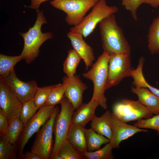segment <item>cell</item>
<instances>
[{"label":"cell","instance_id":"obj_1","mask_svg":"<svg viewBox=\"0 0 159 159\" xmlns=\"http://www.w3.org/2000/svg\"><path fill=\"white\" fill-rule=\"evenodd\" d=\"M99 26L104 52L109 54H130V46L117 23L114 14L102 20Z\"/></svg>","mask_w":159,"mask_h":159},{"label":"cell","instance_id":"obj_2","mask_svg":"<svg viewBox=\"0 0 159 159\" xmlns=\"http://www.w3.org/2000/svg\"><path fill=\"white\" fill-rule=\"evenodd\" d=\"M37 13V19L33 26L25 33L19 32L24 41V47L20 54L27 64L31 63L39 56L41 45L47 40L53 38L51 32H42V25L47 22L43 11Z\"/></svg>","mask_w":159,"mask_h":159},{"label":"cell","instance_id":"obj_3","mask_svg":"<svg viewBox=\"0 0 159 159\" xmlns=\"http://www.w3.org/2000/svg\"><path fill=\"white\" fill-rule=\"evenodd\" d=\"M110 54L103 52L92 65L91 68L84 73V78L91 80L93 84V91L92 99L99 103L104 109L107 107V99L105 95L108 77V64Z\"/></svg>","mask_w":159,"mask_h":159},{"label":"cell","instance_id":"obj_4","mask_svg":"<svg viewBox=\"0 0 159 159\" xmlns=\"http://www.w3.org/2000/svg\"><path fill=\"white\" fill-rule=\"evenodd\" d=\"M60 104L61 110L55 119L54 125L55 139L50 159L57 155L60 147L67 141V136L72 124V118L74 110L73 105L65 95Z\"/></svg>","mask_w":159,"mask_h":159},{"label":"cell","instance_id":"obj_5","mask_svg":"<svg viewBox=\"0 0 159 159\" xmlns=\"http://www.w3.org/2000/svg\"><path fill=\"white\" fill-rule=\"evenodd\" d=\"M118 11L116 6H108L106 0H99L82 22L78 25L71 28L70 31L81 34L86 38L93 32L97 24L102 20L117 13Z\"/></svg>","mask_w":159,"mask_h":159},{"label":"cell","instance_id":"obj_6","mask_svg":"<svg viewBox=\"0 0 159 159\" xmlns=\"http://www.w3.org/2000/svg\"><path fill=\"white\" fill-rule=\"evenodd\" d=\"M99 0H55L50 2L54 8L63 11L67 14L66 22L76 26L82 21L86 13Z\"/></svg>","mask_w":159,"mask_h":159},{"label":"cell","instance_id":"obj_7","mask_svg":"<svg viewBox=\"0 0 159 159\" xmlns=\"http://www.w3.org/2000/svg\"><path fill=\"white\" fill-rule=\"evenodd\" d=\"M59 112L57 106L50 118L37 132L36 138L31 148V151L42 157L43 159H50L54 144L53 143V127L55 119Z\"/></svg>","mask_w":159,"mask_h":159},{"label":"cell","instance_id":"obj_8","mask_svg":"<svg viewBox=\"0 0 159 159\" xmlns=\"http://www.w3.org/2000/svg\"><path fill=\"white\" fill-rule=\"evenodd\" d=\"M55 109V106L44 105L42 106L24 126L17 142L16 146L19 158H21L23 155V150L29 139L50 118Z\"/></svg>","mask_w":159,"mask_h":159},{"label":"cell","instance_id":"obj_9","mask_svg":"<svg viewBox=\"0 0 159 159\" xmlns=\"http://www.w3.org/2000/svg\"><path fill=\"white\" fill-rule=\"evenodd\" d=\"M130 54H110L106 90L118 85L124 78L131 77Z\"/></svg>","mask_w":159,"mask_h":159},{"label":"cell","instance_id":"obj_10","mask_svg":"<svg viewBox=\"0 0 159 159\" xmlns=\"http://www.w3.org/2000/svg\"><path fill=\"white\" fill-rule=\"evenodd\" d=\"M113 113L122 121L127 122L152 117V113L138 100L124 99L115 104Z\"/></svg>","mask_w":159,"mask_h":159},{"label":"cell","instance_id":"obj_11","mask_svg":"<svg viewBox=\"0 0 159 159\" xmlns=\"http://www.w3.org/2000/svg\"><path fill=\"white\" fill-rule=\"evenodd\" d=\"M22 105L4 80L0 78V112L7 117L9 122L19 117Z\"/></svg>","mask_w":159,"mask_h":159},{"label":"cell","instance_id":"obj_12","mask_svg":"<svg viewBox=\"0 0 159 159\" xmlns=\"http://www.w3.org/2000/svg\"><path fill=\"white\" fill-rule=\"evenodd\" d=\"M3 79L22 103L34 98L38 87L35 80L26 82L21 80L17 76L14 69Z\"/></svg>","mask_w":159,"mask_h":159},{"label":"cell","instance_id":"obj_13","mask_svg":"<svg viewBox=\"0 0 159 159\" xmlns=\"http://www.w3.org/2000/svg\"><path fill=\"white\" fill-rule=\"evenodd\" d=\"M111 123L112 136L109 143L113 149L119 148L121 142L138 132H148L147 130L141 129L134 125L127 124L113 113H111Z\"/></svg>","mask_w":159,"mask_h":159},{"label":"cell","instance_id":"obj_14","mask_svg":"<svg viewBox=\"0 0 159 159\" xmlns=\"http://www.w3.org/2000/svg\"><path fill=\"white\" fill-rule=\"evenodd\" d=\"M63 82L67 84L64 95L73 106L74 110L77 109L82 104V95L87 89V85L75 75L71 77L65 76Z\"/></svg>","mask_w":159,"mask_h":159},{"label":"cell","instance_id":"obj_15","mask_svg":"<svg viewBox=\"0 0 159 159\" xmlns=\"http://www.w3.org/2000/svg\"><path fill=\"white\" fill-rule=\"evenodd\" d=\"M74 49L84 62L87 69L93 64L95 57L92 47L87 44L81 34L69 31L67 34Z\"/></svg>","mask_w":159,"mask_h":159},{"label":"cell","instance_id":"obj_16","mask_svg":"<svg viewBox=\"0 0 159 159\" xmlns=\"http://www.w3.org/2000/svg\"><path fill=\"white\" fill-rule=\"evenodd\" d=\"M99 106L98 101L92 99L88 103H83L74 112L72 118V124L85 127L86 125L96 116L95 110Z\"/></svg>","mask_w":159,"mask_h":159},{"label":"cell","instance_id":"obj_17","mask_svg":"<svg viewBox=\"0 0 159 159\" xmlns=\"http://www.w3.org/2000/svg\"><path fill=\"white\" fill-rule=\"evenodd\" d=\"M131 91L136 94L138 101L145 106L153 114H159V97L144 87L132 86Z\"/></svg>","mask_w":159,"mask_h":159},{"label":"cell","instance_id":"obj_18","mask_svg":"<svg viewBox=\"0 0 159 159\" xmlns=\"http://www.w3.org/2000/svg\"><path fill=\"white\" fill-rule=\"evenodd\" d=\"M111 113L107 110L101 117L95 116L91 121V127L96 132L110 140L112 138Z\"/></svg>","mask_w":159,"mask_h":159},{"label":"cell","instance_id":"obj_19","mask_svg":"<svg viewBox=\"0 0 159 159\" xmlns=\"http://www.w3.org/2000/svg\"><path fill=\"white\" fill-rule=\"evenodd\" d=\"M85 128L72 124L67 138V141L83 154L87 151Z\"/></svg>","mask_w":159,"mask_h":159},{"label":"cell","instance_id":"obj_20","mask_svg":"<svg viewBox=\"0 0 159 159\" xmlns=\"http://www.w3.org/2000/svg\"><path fill=\"white\" fill-rule=\"evenodd\" d=\"M87 151L92 152L100 148L102 145L110 142V140L105 137L96 132L91 127L85 128Z\"/></svg>","mask_w":159,"mask_h":159},{"label":"cell","instance_id":"obj_21","mask_svg":"<svg viewBox=\"0 0 159 159\" xmlns=\"http://www.w3.org/2000/svg\"><path fill=\"white\" fill-rule=\"evenodd\" d=\"M148 46L152 54L159 53V16L154 19L149 28Z\"/></svg>","mask_w":159,"mask_h":159},{"label":"cell","instance_id":"obj_22","mask_svg":"<svg viewBox=\"0 0 159 159\" xmlns=\"http://www.w3.org/2000/svg\"><path fill=\"white\" fill-rule=\"evenodd\" d=\"M22 56L20 54L16 56H9L0 54V78H4L14 69L15 65L21 60Z\"/></svg>","mask_w":159,"mask_h":159},{"label":"cell","instance_id":"obj_23","mask_svg":"<svg viewBox=\"0 0 159 159\" xmlns=\"http://www.w3.org/2000/svg\"><path fill=\"white\" fill-rule=\"evenodd\" d=\"M24 127L23 122L19 118H16L9 122L4 135L11 144H15L18 141Z\"/></svg>","mask_w":159,"mask_h":159},{"label":"cell","instance_id":"obj_24","mask_svg":"<svg viewBox=\"0 0 159 159\" xmlns=\"http://www.w3.org/2000/svg\"><path fill=\"white\" fill-rule=\"evenodd\" d=\"M81 59L74 49L69 50L63 64V71L66 76L71 77L75 75L76 68Z\"/></svg>","mask_w":159,"mask_h":159},{"label":"cell","instance_id":"obj_25","mask_svg":"<svg viewBox=\"0 0 159 159\" xmlns=\"http://www.w3.org/2000/svg\"><path fill=\"white\" fill-rule=\"evenodd\" d=\"M17 146L11 144L4 135H0V159H17Z\"/></svg>","mask_w":159,"mask_h":159},{"label":"cell","instance_id":"obj_26","mask_svg":"<svg viewBox=\"0 0 159 159\" xmlns=\"http://www.w3.org/2000/svg\"><path fill=\"white\" fill-rule=\"evenodd\" d=\"M67 86V84L64 82L56 85L50 92L44 105L55 106L60 103L64 95Z\"/></svg>","mask_w":159,"mask_h":159},{"label":"cell","instance_id":"obj_27","mask_svg":"<svg viewBox=\"0 0 159 159\" xmlns=\"http://www.w3.org/2000/svg\"><path fill=\"white\" fill-rule=\"evenodd\" d=\"M38 109L33 98L22 103L19 118L24 126L35 115Z\"/></svg>","mask_w":159,"mask_h":159},{"label":"cell","instance_id":"obj_28","mask_svg":"<svg viewBox=\"0 0 159 159\" xmlns=\"http://www.w3.org/2000/svg\"><path fill=\"white\" fill-rule=\"evenodd\" d=\"M57 155L63 159H86L83 154L67 141L60 147Z\"/></svg>","mask_w":159,"mask_h":159},{"label":"cell","instance_id":"obj_29","mask_svg":"<svg viewBox=\"0 0 159 159\" xmlns=\"http://www.w3.org/2000/svg\"><path fill=\"white\" fill-rule=\"evenodd\" d=\"M112 149L109 143L101 148L92 152L86 151L83 155L87 159H113Z\"/></svg>","mask_w":159,"mask_h":159},{"label":"cell","instance_id":"obj_30","mask_svg":"<svg viewBox=\"0 0 159 159\" xmlns=\"http://www.w3.org/2000/svg\"><path fill=\"white\" fill-rule=\"evenodd\" d=\"M56 85L38 87L33 99L35 104L38 109L44 105L50 92Z\"/></svg>","mask_w":159,"mask_h":159},{"label":"cell","instance_id":"obj_31","mask_svg":"<svg viewBox=\"0 0 159 159\" xmlns=\"http://www.w3.org/2000/svg\"><path fill=\"white\" fill-rule=\"evenodd\" d=\"M134 125L138 128H148L156 130L159 136V114L155 116L137 121Z\"/></svg>","mask_w":159,"mask_h":159},{"label":"cell","instance_id":"obj_32","mask_svg":"<svg viewBox=\"0 0 159 159\" xmlns=\"http://www.w3.org/2000/svg\"><path fill=\"white\" fill-rule=\"evenodd\" d=\"M148 0H122V5L129 11L133 19L137 21L138 17L137 11L141 4L148 3Z\"/></svg>","mask_w":159,"mask_h":159},{"label":"cell","instance_id":"obj_33","mask_svg":"<svg viewBox=\"0 0 159 159\" xmlns=\"http://www.w3.org/2000/svg\"><path fill=\"white\" fill-rule=\"evenodd\" d=\"M9 122L7 117L0 112V134L4 135L8 126Z\"/></svg>","mask_w":159,"mask_h":159},{"label":"cell","instance_id":"obj_34","mask_svg":"<svg viewBox=\"0 0 159 159\" xmlns=\"http://www.w3.org/2000/svg\"><path fill=\"white\" fill-rule=\"evenodd\" d=\"M48 0H31L30 5L27 6V7L35 9L37 12L39 11V9L40 4L43 2Z\"/></svg>","mask_w":159,"mask_h":159},{"label":"cell","instance_id":"obj_35","mask_svg":"<svg viewBox=\"0 0 159 159\" xmlns=\"http://www.w3.org/2000/svg\"><path fill=\"white\" fill-rule=\"evenodd\" d=\"M21 158L23 159H43L38 154L33 152L27 151L22 156Z\"/></svg>","mask_w":159,"mask_h":159},{"label":"cell","instance_id":"obj_36","mask_svg":"<svg viewBox=\"0 0 159 159\" xmlns=\"http://www.w3.org/2000/svg\"><path fill=\"white\" fill-rule=\"evenodd\" d=\"M147 4L153 8H156L159 6V0H148Z\"/></svg>","mask_w":159,"mask_h":159},{"label":"cell","instance_id":"obj_37","mask_svg":"<svg viewBox=\"0 0 159 159\" xmlns=\"http://www.w3.org/2000/svg\"><path fill=\"white\" fill-rule=\"evenodd\" d=\"M51 159H63L62 158L57 155L52 157Z\"/></svg>","mask_w":159,"mask_h":159}]
</instances>
